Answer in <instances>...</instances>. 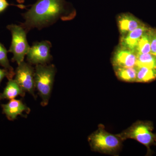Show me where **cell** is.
I'll list each match as a JSON object with an SVG mask.
<instances>
[{"label": "cell", "instance_id": "17", "mask_svg": "<svg viewBox=\"0 0 156 156\" xmlns=\"http://www.w3.org/2000/svg\"><path fill=\"white\" fill-rule=\"evenodd\" d=\"M149 29L143 34L137 42L134 50L136 54L151 53L150 39Z\"/></svg>", "mask_w": 156, "mask_h": 156}, {"label": "cell", "instance_id": "7", "mask_svg": "<svg viewBox=\"0 0 156 156\" xmlns=\"http://www.w3.org/2000/svg\"><path fill=\"white\" fill-rule=\"evenodd\" d=\"M52 47L48 41L34 42L27 54V61L31 65L48 64L53 59L50 53Z\"/></svg>", "mask_w": 156, "mask_h": 156}, {"label": "cell", "instance_id": "19", "mask_svg": "<svg viewBox=\"0 0 156 156\" xmlns=\"http://www.w3.org/2000/svg\"><path fill=\"white\" fill-rule=\"evenodd\" d=\"M10 5L7 0H0V13L5 11Z\"/></svg>", "mask_w": 156, "mask_h": 156}, {"label": "cell", "instance_id": "11", "mask_svg": "<svg viewBox=\"0 0 156 156\" xmlns=\"http://www.w3.org/2000/svg\"><path fill=\"white\" fill-rule=\"evenodd\" d=\"M149 28V27L144 23L126 35L121 37L119 45L134 51L139 39Z\"/></svg>", "mask_w": 156, "mask_h": 156}, {"label": "cell", "instance_id": "20", "mask_svg": "<svg viewBox=\"0 0 156 156\" xmlns=\"http://www.w3.org/2000/svg\"><path fill=\"white\" fill-rule=\"evenodd\" d=\"M8 77V73L5 69H0V85L5 77Z\"/></svg>", "mask_w": 156, "mask_h": 156}, {"label": "cell", "instance_id": "18", "mask_svg": "<svg viewBox=\"0 0 156 156\" xmlns=\"http://www.w3.org/2000/svg\"><path fill=\"white\" fill-rule=\"evenodd\" d=\"M151 44V53L156 56V29L150 27L148 30Z\"/></svg>", "mask_w": 156, "mask_h": 156}, {"label": "cell", "instance_id": "14", "mask_svg": "<svg viewBox=\"0 0 156 156\" xmlns=\"http://www.w3.org/2000/svg\"><path fill=\"white\" fill-rule=\"evenodd\" d=\"M136 82L149 83L156 80V69L136 66Z\"/></svg>", "mask_w": 156, "mask_h": 156}, {"label": "cell", "instance_id": "21", "mask_svg": "<svg viewBox=\"0 0 156 156\" xmlns=\"http://www.w3.org/2000/svg\"><path fill=\"white\" fill-rule=\"evenodd\" d=\"M25 1L26 0H17V2L20 4H22L24 3Z\"/></svg>", "mask_w": 156, "mask_h": 156}, {"label": "cell", "instance_id": "4", "mask_svg": "<svg viewBox=\"0 0 156 156\" xmlns=\"http://www.w3.org/2000/svg\"><path fill=\"white\" fill-rule=\"evenodd\" d=\"M56 73L53 64H39L35 68L34 82L35 89L41 98V105L46 106L49 103L53 90Z\"/></svg>", "mask_w": 156, "mask_h": 156}, {"label": "cell", "instance_id": "5", "mask_svg": "<svg viewBox=\"0 0 156 156\" xmlns=\"http://www.w3.org/2000/svg\"><path fill=\"white\" fill-rule=\"evenodd\" d=\"M7 28L12 36L11 45L9 52L13 54L11 61L19 64L24 61V57L30 48L27 39V32L20 25L11 24L7 26Z\"/></svg>", "mask_w": 156, "mask_h": 156}, {"label": "cell", "instance_id": "6", "mask_svg": "<svg viewBox=\"0 0 156 156\" xmlns=\"http://www.w3.org/2000/svg\"><path fill=\"white\" fill-rule=\"evenodd\" d=\"M35 69L28 62L23 61L18 65L15 71L14 80L24 92L36 98L35 95Z\"/></svg>", "mask_w": 156, "mask_h": 156}, {"label": "cell", "instance_id": "9", "mask_svg": "<svg viewBox=\"0 0 156 156\" xmlns=\"http://www.w3.org/2000/svg\"><path fill=\"white\" fill-rule=\"evenodd\" d=\"M2 108L3 113L5 115L7 119L10 121H14L17 119L18 115L27 117V115L23 114V112L29 114L30 109L21 100L11 99L8 103L1 105Z\"/></svg>", "mask_w": 156, "mask_h": 156}, {"label": "cell", "instance_id": "3", "mask_svg": "<svg viewBox=\"0 0 156 156\" xmlns=\"http://www.w3.org/2000/svg\"><path fill=\"white\" fill-rule=\"evenodd\" d=\"M153 124L151 121H138L117 135L122 141L135 140L147 148V154L150 155L152 153L151 147L156 145V133L153 132Z\"/></svg>", "mask_w": 156, "mask_h": 156}, {"label": "cell", "instance_id": "15", "mask_svg": "<svg viewBox=\"0 0 156 156\" xmlns=\"http://www.w3.org/2000/svg\"><path fill=\"white\" fill-rule=\"evenodd\" d=\"M7 49L0 43V66L4 68L8 73L7 79L8 80L13 79L15 75V71L13 68L11 66L8 57Z\"/></svg>", "mask_w": 156, "mask_h": 156}, {"label": "cell", "instance_id": "10", "mask_svg": "<svg viewBox=\"0 0 156 156\" xmlns=\"http://www.w3.org/2000/svg\"><path fill=\"white\" fill-rule=\"evenodd\" d=\"M117 24L121 37L124 36L144 24L140 20L130 13H123L117 18Z\"/></svg>", "mask_w": 156, "mask_h": 156}, {"label": "cell", "instance_id": "1", "mask_svg": "<svg viewBox=\"0 0 156 156\" xmlns=\"http://www.w3.org/2000/svg\"><path fill=\"white\" fill-rule=\"evenodd\" d=\"M76 14L72 5L66 0H37L22 14L24 22L20 25L28 33L34 29L49 27L59 20H71Z\"/></svg>", "mask_w": 156, "mask_h": 156}, {"label": "cell", "instance_id": "16", "mask_svg": "<svg viewBox=\"0 0 156 156\" xmlns=\"http://www.w3.org/2000/svg\"><path fill=\"white\" fill-rule=\"evenodd\" d=\"M136 66L156 69V56L151 53L137 54Z\"/></svg>", "mask_w": 156, "mask_h": 156}, {"label": "cell", "instance_id": "12", "mask_svg": "<svg viewBox=\"0 0 156 156\" xmlns=\"http://www.w3.org/2000/svg\"><path fill=\"white\" fill-rule=\"evenodd\" d=\"M25 92L17 83L14 79L9 80L7 85L2 93H0V100L8 99L11 100L14 99L17 96H21L24 97Z\"/></svg>", "mask_w": 156, "mask_h": 156}, {"label": "cell", "instance_id": "13", "mask_svg": "<svg viewBox=\"0 0 156 156\" xmlns=\"http://www.w3.org/2000/svg\"><path fill=\"white\" fill-rule=\"evenodd\" d=\"M114 71L117 78L123 82H136V69L134 67H114Z\"/></svg>", "mask_w": 156, "mask_h": 156}, {"label": "cell", "instance_id": "8", "mask_svg": "<svg viewBox=\"0 0 156 156\" xmlns=\"http://www.w3.org/2000/svg\"><path fill=\"white\" fill-rule=\"evenodd\" d=\"M111 60L113 68L134 67L136 66L137 54L119 44L113 53Z\"/></svg>", "mask_w": 156, "mask_h": 156}, {"label": "cell", "instance_id": "2", "mask_svg": "<svg viewBox=\"0 0 156 156\" xmlns=\"http://www.w3.org/2000/svg\"><path fill=\"white\" fill-rule=\"evenodd\" d=\"M88 141L94 151L116 154L121 150L123 141L117 134L109 133L105 126L100 124L97 130L89 135Z\"/></svg>", "mask_w": 156, "mask_h": 156}]
</instances>
